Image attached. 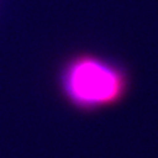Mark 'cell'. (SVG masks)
<instances>
[{
	"mask_svg": "<svg viewBox=\"0 0 158 158\" xmlns=\"http://www.w3.org/2000/svg\"><path fill=\"white\" fill-rule=\"evenodd\" d=\"M128 85V75L122 66L90 54L72 57L60 73V87L65 98L85 111L121 102Z\"/></svg>",
	"mask_w": 158,
	"mask_h": 158,
	"instance_id": "1",
	"label": "cell"
}]
</instances>
